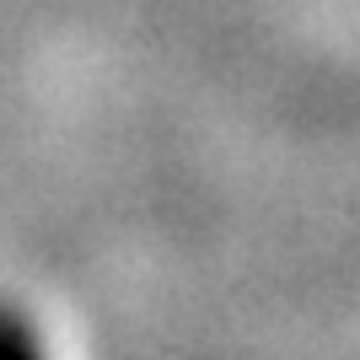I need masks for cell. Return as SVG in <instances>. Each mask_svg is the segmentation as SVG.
<instances>
[{"mask_svg": "<svg viewBox=\"0 0 360 360\" xmlns=\"http://www.w3.org/2000/svg\"><path fill=\"white\" fill-rule=\"evenodd\" d=\"M0 360H49L32 317L11 301H0Z\"/></svg>", "mask_w": 360, "mask_h": 360, "instance_id": "obj_1", "label": "cell"}]
</instances>
